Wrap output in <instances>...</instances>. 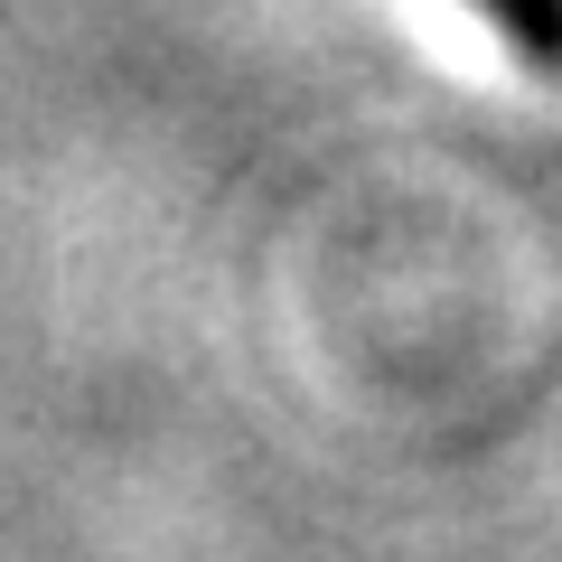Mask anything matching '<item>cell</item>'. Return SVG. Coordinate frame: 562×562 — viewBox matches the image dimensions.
<instances>
[{"label": "cell", "mask_w": 562, "mask_h": 562, "mask_svg": "<svg viewBox=\"0 0 562 562\" xmlns=\"http://www.w3.org/2000/svg\"><path fill=\"white\" fill-rule=\"evenodd\" d=\"M469 10H487L525 66H562V0H469Z\"/></svg>", "instance_id": "obj_1"}]
</instances>
